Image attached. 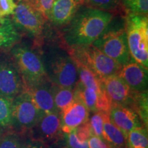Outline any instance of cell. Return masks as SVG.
Listing matches in <instances>:
<instances>
[{
    "mask_svg": "<svg viewBox=\"0 0 148 148\" xmlns=\"http://www.w3.org/2000/svg\"><path fill=\"white\" fill-rule=\"evenodd\" d=\"M109 119L123 133L126 138L127 134L133 129L145 126L135 111L121 105L112 104L109 112Z\"/></svg>",
    "mask_w": 148,
    "mask_h": 148,
    "instance_id": "4fadbf2b",
    "label": "cell"
},
{
    "mask_svg": "<svg viewBox=\"0 0 148 148\" xmlns=\"http://www.w3.org/2000/svg\"><path fill=\"white\" fill-rule=\"evenodd\" d=\"M127 47L131 58L148 67L147 15L126 14L125 18Z\"/></svg>",
    "mask_w": 148,
    "mask_h": 148,
    "instance_id": "8992f818",
    "label": "cell"
},
{
    "mask_svg": "<svg viewBox=\"0 0 148 148\" xmlns=\"http://www.w3.org/2000/svg\"><path fill=\"white\" fill-rule=\"evenodd\" d=\"M83 5L111 12L121 5L120 0H84Z\"/></svg>",
    "mask_w": 148,
    "mask_h": 148,
    "instance_id": "4316f807",
    "label": "cell"
},
{
    "mask_svg": "<svg viewBox=\"0 0 148 148\" xmlns=\"http://www.w3.org/2000/svg\"><path fill=\"white\" fill-rule=\"evenodd\" d=\"M16 3V8L11 18L16 29L21 34L40 38L47 20L23 0H19Z\"/></svg>",
    "mask_w": 148,
    "mask_h": 148,
    "instance_id": "9c48e42d",
    "label": "cell"
},
{
    "mask_svg": "<svg viewBox=\"0 0 148 148\" xmlns=\"http://www.w3.org/2000/svg\"><path fill=\"white\" fill-rule=\"evenodd\" d=\"M79 1H80L81 3H82V4L83 5V3H84V0H79Z\"/></svg>",
    "mask_w": 148,
    "mask_h": 148,
    "instance_id": "8d00e7d4",
    "label": "cell"
},
{
    "mask_svg": "<svg viewBox=\"0 0 148 148\" xmlns=\"http://www.w3.org/2000/svg\"><path fill=\"white\" fill-rule=\"evenodd\" d=\"M27 138V133L14 130L3 132L0 137V148H23Z\"/></svg>",
    "mask_w": 148,
    "mask_h": 148,
    "instance_id": "44dd1931",
    "label": "cell"
},
{
    "mask_svg": "<svg viewBox=\"0 0 148 148\" xmlns=\"http://www.w3.org/2000/svg\"><path fill=\"white\" fill-rule=\"evenodd\" d=\"M127 148H129V147H127Z\"/></svg>",
    "mask_w": 148,
    "mask_h": 148,
    "instance_id": "ab89813d",
    "label": "cell"
},
{
    "mask_svg": "<svg viewBox=\"0 0 148 148\" xmlns=\"http://www.w3.org/2000/svg\"><path fill=\"white\" fill-rule=\"evenodd\" d=\"M88 148H111L108 143L100 137L91 135L88 140Z\"/></svg>",
    "mask_w": 148,
    "mask_h": 148,
    "instance_id": "836d02e7",
    "label": "cell"
},
{
    "mask_svg": "<svg viewBox=\"0 0 148 148\" xmlns=\"http://www.w3.org/2000/svg\"><path fill=\"white\" fill-rule=\"evenodd\" d=\"M39 51L49 82L60 87L74 89L77 82V71L69 51L49 44Z\"/></svg>",
    "mask_w": 148,
    "mask_h": 148,
    "instance_id": "7a4b0ae2",
    "label": "cell"
},
{
    "mask_svg": "<svg viewBox=\"0 0 148 148\" xmlns=\"http://www.w3.org/2000/svg\"><path fill=\"white\" fill-rule=\"evenodd\" d=\"M51 91L56 107L60 112L75 99L74 89L60 87L52 84Z\"/></svg>",
    "mask_w": 148,
    "mask_h": 148,
    "instance_id": "ffe728a7",
    "label": "cell"
},
{
    "mask_svg": "<svg viewBox=\"0 0 148 148\" xmlns=\"http://www.w3.org/2000/svg\"><path fill=\"white\" fill-rule=\"evenodd\" d=\"M3 130H4V129L2 128V127H0V137H1V134H3Z\"/></svg>",
    "mask_w": 148,
    "mask_h": 148,
    "instance_id": "d590c367",
    "label": "cell"
},
{
    "mask_svg": "<svg viewBox=\"0 0 148 148\" xmlns=\"http://www.w3.org/2000/svg\"><path fill=\"white\" fill-rule=\"evenodd\" d=\"M126 140L129 148H148L147 127L142 126L133 129L127 134Z\"/></svg>",
    "mask_w": 148,
    "mask_h": 148,
    "instance_id": "cb8c5ba5",
    "label": "cell"
},
{
    "mask_svg": "<svg viewBox=\"0 0 148 148\" xmlns=\"http://www.w3.org/2000/svg\"><path fill=\"white\" fill-rule=\"evenodd\" d=\"M147 69L132 58L121 66L118 76L133 91L147 92Z\"/></svg>",
    "mask_w": 148,
    "mask_h": 148,
    "instance_id": "7c38bea8",
    "label": "cell"
},
{
    "mask_svg": "<svg viewBox=\"0 0 148 148\" xmlns=\"http://www.w3.org/2000/svg\"><path fill=\"white\" fill-rule=\"evenodd\" d=\"M1 18H3L2 15H1V11H0V19H1Z\"/></svg>",
    "mask_w": 148,
    "mask_h": 148,
    "instance_id": "74e56055",
    "label": "cell"
},
{
    "mask_svg": "<svg viewBox=\"0 0 148 148\" xmlns=\"http://www.w3.org/2000/svg\"><path fill=\"white\" fill-rule=\"evenodd\" d=\"M75 99L80 101L84 105L89 112L92 113L97 112L95 108L96 101H97V92L92 88L83 86L80 83L77 82L74 88Z\"/></svg>",
    "mask_w": 148,
    "mask_h": 148,
    "instance_id": "d6986e66",
    "label": "cell"
},
{
    "mask_svg": "<svg viewBox=\"0 0 148 148\" xmlns=\"http://www.w3.org/2000/svg\"><path fill=\"white\" fill-rule=\"evenodd\" d=\"M147 106V92H138L134 91L129 107L137 113L146 127H147L148 123Z\"/></svg>",
    "mask_w": 148,
    "mask_h": 148,
    "instance_id": "7402d4cb",
    "label": "cell"
},
{
    "mask_svg": "<svg viewBox=\"0 0 148 148\" xmlns=\"http://www.w3.org/2000/svg\"><path fill=\"white\" fill-rule=\"evenodd\" d=\"M114 18L112 12L82 5L62 29L68 47L92 45L106 31Z\"/></svg>",
    "mask_w": 148,
    "mask_h": 148,
    "instance_id": "6da1fadb",
    "label": "cell"
},
{
    "mask_svg": "<svg viewBox=\"0 0 148 148\" xmlns=\"http://www.w3.org/2000/svg\"><path fill=\"white\" fill-rule=\"evenodd\" d=\"M23 148H47V146L41 142L31 139L27 135V138Z\"/></svg>",
    "mask_w": 148,
    "mask_h": 148,
    "instance_id": "e575fe53",
    "label": "cell"
},
{
    "mask_svg": "<svg viewBox=\"0 0 148 148\" xmlns=\"http://www.w3.org/2000/svg\"><path fill=\"white\" fill-rule=\"evenodd\" d=\"M65 134L67 148H88V142H81L75 135L74 130L71 132Z\"/></svg>",
    "mask_w": 148,
    "mask_h": 148,
    "instance_id": "1f68e13d",
    "label": "cell"
},
{
    "mask_svg": "<svg viewBox=\"0 0 148 148\" xmlns=\"http://www.w3.org/2000/svg\"><path fill=\"white\" fill-rule=\"evenodd\" d=\"M126 14L147 15L148 0H120Z\"/></svg>",
    "mask_w": 148,
    "mask_h": 148,
    "instance_id": "d4e9b609",
    "label": "cell"
},
{
    "mask_svg": "<svg viewBox=\"0 0 148 148\" xmlns=\"http://www.w3.org/2000/svg\"><path fill=\"white\" fill-rule=\"evenodd\" d=\"M77 71V82L83 86L92 88L97 92L100 90V80L82 64L75 62Z\"/></svg>",
    "mask_w": 148,
    "mask_h": 148,
    "instance_id": "603a6c76",
    "label": "cell"
},
{
    "mask_svg": "<svg viewBox=\"0 0 148 148\" xmlns=\"http://www.w3.org/2000/svg\"><path fill=\"white\" fill-rule=\"evenodd\" d=\"M19 1V0H16V2H17V1Z\"/></svg>",
    "mask_w": 148,
    "mask_h": 148,
    "instance_id": "f35d334b",
    "label": "cell"
},
{
    "mask_svg": "<svg viewBox=\"0 0 148 148\" xmlns=\"http://www.w3.org/2000/svg\"><path fill=\"white\" fill-rule=\"evenodd\" d=\"M102 139L111 148H127V140L125 135L118 127L111 123L109 115L105 117L103 122Z\"/></svg>",
    "mask_w": 148,
    "mask_h": 148,
    "instance_id": "ac0fdd59",
    "label": "cell"
},
{
    "mask_svg": "<svg viewBox=\"0 0 148 148\" xmlns=\"http://www.w3.org/2000/svg\"><path fill=\"white\" fill-rule=\"evenodd\" d=\"M89 112L88 108L80 101L75 99L60 112L62 132L68 134L75 127L88 121Z\"/></svg>",
    "mask_w": 148,
    "mask_h": 148,
    "instance_id": "5bb4252c",
    "label": "cell"
},
{
    "mask_svg": "<svg viewBox=\"0 0 148 148\" xmlns=\"http://www.w3.org/2000/svg\"><path fill=\"white\" fill-rule=\"evenodd\" d=\"M74 131H75L77 138L81 142H88V138H90L91 135H92L91 128H90V125L88 121L79 125L78 127H75L74 129Z\"/></svg>",
    "mask_w": 148,
    "mask_h": 148,
    "instance_id": "4dcf8cb0",
    "label": "cell"
},
{
    "mask_svg": "<svg viewBox=\"0 0 148 148\" xmlns=\"http://www.w3.org/2000/svg\"><path fill=\"white\" fill-rule=\"evenodd\" d=\"M22 34L14 25L12 18L8 16L0 19V49L9 50L20 42Z\"/></svg>",
    "mask_w": 148,
    "mask_h": 148,
    "instance_id": "e0dca14e",
    "label": "cell"
},
{
    "mask_svg": "<svg viewBox=\"0 0 148 148\" xmlns=\"http://www.w3.org/2000/svg\"><path fill=\"white\" fill-rule=\"evenodd\" d=\"M63 134L61 130L60 112L44 113L27 133V136L31 139L41 142L45 145L52 143Z\"/></svg>",
    "mask_w": 148,
    "mask_h": 148,
    "instance_id": "30bf717a",
    "label": "cell"
},
{
    "mask_svg": "<svg viewBox=\"0 0 148 148\" xmlns=\"http://www.w3.org/2000/svg\"><path fill=\"white\" fill-rule=\"evenodd\" d=\"M92 45L121 66L132 59L127 47L125 19L116 22L112 20L106 31Z\"/></svg>",
    "mask_w": 148,
    "mask_h": 148,
    "instance_id": "5b68a950",
    "label": "cell"
},
{
    "mask_svg": "<svg viewBox=\"0 0 148 148\" xmlns=\"http://www.w3.org/2000/svg\"><path fill=\"white\" fill-rule=\"evenodd\" d=\"M11 101L0 96V127L11 128Z\"/></svg>",
    "mask_w": 148,
    "mask_h": 148,
    "instance_id": "484cf974",
    "label": "cell"
},
{
    "mask_svg": "<svg viewBox=\"0 0 148 148\" xmlns=\"http://www.w3.org/2000/svg\"><path fill=\"white\" fill-rule=\"evenodd\" d=\"M9 52L21 74L25 89L49 80L39 51L27 44L18 42L9 49Z\"/></svg>",
    "mask_w": 148,
    "mask_h": 148,
    "instance_id": "3957f363",
    "label": "cell"
},
{
    "mask_svg": "<svg viewBox=\"0 0 148 148\" xmlns=\"http://www.w3.org/2000/svg\"><path fill=\"white\" fill-rule=\"evenodd\" d=\"M25 90L23 79L9 50H0V96L12 100Z\"/></svg>",
    "mask_w": 148,
    "mask_h": 148,
    "instance_id": "ba28073f",
    "label": "cell"
},
{
    "mask_svg": "<svg viewBox=\"0 0 148 148\" xmlns=\"http://www.w3.org/2000/svg\"><path fill=\"white\" fill-rule=\"evenodd\" d=\"M111 106H112V103H111L110 99L101 86L100 90L97 92V101H96L95 105L96 111L105 112V113L109 114Z\"/></svg>",
    "mask_w": 148,
    "mask_h": 148,
    "instance_id": "f546056e",
    "label": "cell"
},
{
    "mask_svg": "<svg viewBox=\"0 0 148 148\" xmlns=\"http://www.w3.org/2000/svg\"><path fill=\"white\" fill-rule=\"evenodd\" d=\"M40 12L46 20H49L51 8L55 0H23Z\"/></svg>",
    "mask_w": 148,
    "mask_h": 148,
    "instance_id": "83f0119b",
    "label": "cell"
},
{
    "mask_svg": "<svg viewBox=\"0 0 148 148\" xmlns=\"http://www.w3.org/2000/svg\"><path fill=\"white\" fill-rule=\"evenodd\" d=\"M51 85L49 80H47L32 88L25 89L37 108L44 113L60 112L56 107Z\"/></svg>",
    "mask_w": 148,
    "mask_h": 148,
    "instance_id": "9a60e30c",
    "label": "cell"
},
{
    "mask_svg": "<svg viewBox=\"0 0 148 148\" xmlns=\"http://www.w3.org/2000/svg\"><path fill=\"white\" fill-rule=\"evenodd\" d=\"M82 5L79 0H55L49 21L56 26H65Z\"/></svg>",
    "mask_w": 148,
    "mask_h": 148,
    "instance_id": "2e32d148",
    "label": "cell"
},
{
    "mask_svg": "<svg viewBox=\"0 0 148 148\" xmlns=\"http://www.w3.org/2000/svg\"><path fill=\"white\" fill-rule=\"evenodd\" d=\"M69 54L75 62L90 70L99 79L118 75L121 65L92 45L70 47Z\"/></svg>",
    "mask_w": 148,
    "mask_h": 148,
    "instance_id": "277c9868",
    "label": "cell"
},
{
    "mask_svg": "<svg viewBox=\"0 0 148 148\" xmlns=\"http://www.w3.org/2000/svg\"><path fill=\"white\" fill-rule=\"evenodd\" d=\"M44 112L37 108L26 90L11 101V128L27 133L35 125Z\"/></svg>",
    "mask_w": 148,
    "mask_h": 148,
    "instance_id": "52a82bcc",
    "label": "cell"
},
{
    "mask_svg": "<svg viewBox=\"0 0 148 148\" xmlns=\"http://www.w3.org/2000/svg\"><path fill=\"white\" fill-rule=\"evenodd\" d=\"M16 6L14 0H0V11L3 17L12 15Z\"/></svg>",
    "mask_w": 148,
    "mask_h": 148,
    "instance_id": "d6a6232c",
    "label": "cell"
},
{
    "mask_svg": "<svg viewBox=\"0 0 148 148\" xmlns=\"http://www.w3.org/2000/svg\"><path fill=\"white\" fill-rule=\"evenodd\" d=\"M99 80L101 88L106 93L112 104L130 106L134 91L131 90L118 75Z\"/></svg>",
    "mask_w": 148,
    "mask_h": 148,
    "instance_id": "8fae6325",
    "label": "cell"
},
{
    "mask_svg": "<svg viewBox=\"0 0 148 148\" xmlns=\"http://www.w3.org/2000/svg\"><path fill=\"white\" fill-rule=\"evenodd\" d=\"M107 115H109V114L105 112L97 111L94 112L90 119H88L92 135L102 138L103 122H104L105 117Z\"/></svg>",
    "mask_w": 148,
    "mask_h": 148,
    "instance_id": "f1b7e54d",
    "label": "cell"
}]
</instances>
